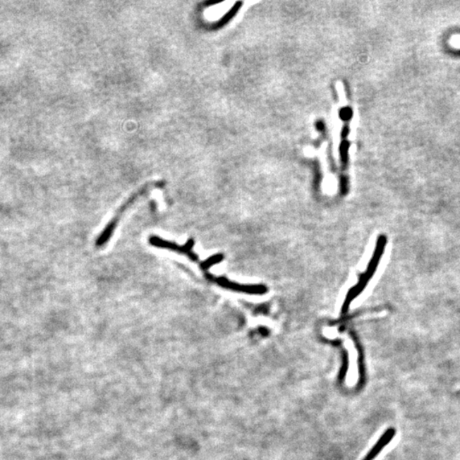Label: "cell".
<instances>
[{"label":"cell","mask_w":460,"mask_h":460,"mask_svg":"<svg viewBox=\"0 0 460 460\" xmlns=\"http://www.w3.org/2000/svg\"><path fill=\"white\" fill-rule=\"evenodd\" d=\"M151 245L156 246V248L169 249L171 250H175V252L186 254V255L191 258L192 260H197L196 254L193 252V246H194V241L190 240L187 242L184 246H178L172 242L167 241L163 239H160L159 237L152 236L150 239Z\"/></svg>","instance_id":"6da1fadb"}]
</instances>
